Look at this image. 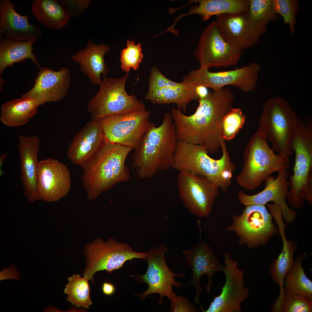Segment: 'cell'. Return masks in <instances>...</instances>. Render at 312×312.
<instances>
[{
  "mask_svg": "<svg viewBox=\"0 0 312 312\" xmlns=\"http://www.w3.org/2000/svg\"><path fill=\"white\" fill-rule=\"evenodd\" d=\"M234 94L224 87L198 100L195 113L186 116L173 108L171 114L178 140L201 145L214 153L220 146L222 119L232 108Z\"/></svg>",
  "mask_w": 312,
  "mask_h": 312,
  "instance_id": "cell-1",
  "label": "cell"
},
{
  "mask_svg": "<svg viewBox=\"0 0 312 312\" xmlns=\"http://www.w3.org/2000/svg\"><path fill=\"white\" fill-rule=\"evenodd\" d=\"M158 127L153 123L134 148L131 168L140 178H150L172 168L178 139L170 113Z\"/></svg>",
  "mask_w": 312,
  "mask_h": 312,
  "instance_id": "cell-2",
  "label": "cell"
},
{
  "mask_svg": "<svg viewBox=\"0 0 312 312\" xmlns=\"http://www.w3.org/2000/svg\"><path fill=\"white\" fill-rule=\"evenodd\" d=\"M133 149L106 140L96 157L82 167V183L90 200L94 201L116 184L129 180V171L125 162Z\"/></svg>",
  "mask_w": 312,
  "mask_h": 312,
  "instance_id": "cell-3",
  "label": "cell"
},
{
  "mask_svg": "<svg viewBox=\"0 0 312 312\" xmlns=\"http://www.w3.org/2000/svg\"><path fill=\"white\" fill-rule=\"evenodd\" d=\"M224 141L221 138L222 156L220 159L215 160L209 156L205 147L178 140L172 168L204 176L226 192L231 185L236 167L231 161Z\"/></svg>",
  "mask_w": 312,
  "mask_h": 312,
  "instance_id": "cell-4",
  "label": "cell"
},
{
  "mask_svg": "<svg viewBox=\"0 0 312 312\" xmlns=\"http://www.w3.org/2000/svg\"><path fill=\"white\" fill-rule=\"evenodd\" d=\"M244 165L236 177L238 185L248 190L259 187L273 172L287 170L289 157L275 154L269 146L263 134L257 131L245 150Z\"/></svg>",
  "mask_w": 312,
  "mask_h": 312,
  "instance_id": "cell-5",
  "label": "cell"
},
{
  "mask_svg": "<svg viewBox=\"0 0 312 312\" xmlns=\"http://www.w3.org/2000/svg\"><path fill=\"white\" fill-rule=\"evenodd\" d=\"M298 119L287 101L273 97L264 104L258 131L263 134L278 154L289 157L294 152L291 141Z\"/></svg>",
  "mask_w": 312,
  "mask_h": 312,
  "instance_id": "cell-6",
  "label": "cell"
},
{
  "mask_svg": "<svg viewBox=\"0 0 312 312\" xmlns=\"http://www.w3.org/2000/svg\"><path fill=\"white\" fill-rule=\"evenodd\" d=\"M129 72L121 78L105 77L97 93L89 101L88 111L91 120L98 121L107 116L129 113L145 108L143 102L133 94L129 95L125 85Z\"/></svg>",
  "mask_w": 312,
  "mask_h": 312,
  "instance_id": "cell-7",
  "label": "cell"
},
{
  "mask_svg": "<svg viewBox=\"0 0 312 312\" xmlns=\"http://www.w3.org/2000/svg\"><path fill=\"white\" fill-rule=\"evenodd\" d=\"M83 252L86 264L83 277L93 283L97 272L105 270L110 274L122 268L127 261H131L134 258L146 260L148 255L147 252L135 251L127 244L111 238L105 242L100 238L86 244Z\"/></svg>",
  "mask_w": 312,
  "mask_h": 312,
  "instance_id": "cell-8",
  "label": "cell"
},
{
  "mask_svg": "<svg viewBox=\"0 0 312 312\" xmlns=\"http://www.w3.org/2000/svg\"><path fill=\"white\" fill-rule=\"evenodd\" d=\"M245 207L240 215L232 217L233 222L227 230L235 232L239 237V245L246 244L250 248L264 245L277 232L272 222L273 216L265 205Z\"/></svg>",
  "mask_w": 312,
  "mask_h": 312,
  "instance_id": "cell-9",
  "label": "cell"
},
{
  "mask_svg": "<svg viewBox=\"0 0 312 312\" xmlns=\"http://www.w3.org/2000/svg\"><path fill=\"white\" fill-rule=\"evenodd\" d=\"M243 51L225 40L215 20L202 32L193 55L200 67L209 69L236 65Z\"/></svg>",
  "mask_w": 312,
  "mask_h": 312,
  "instance_id": "cell-10",
  "label": "cell"
},
{
  "mask_svg": "<svg viewBox=\"0 0 312 312\" xmlns=\"http://www.w3.org/2000/svg\"><path fill=\"white\" fill-rule=\"evenodd\" d=\"M168 251L167 246L164 244H160L158 247L154 246L150 248L147 252L148 267L146 273L143 275L131 276L137 281L148 285V289L145 291L138 295L141 299L144 300L150 294L158 293L160 297L159 304H161L164 296H166L171 300L177 296L173 291L172 286L179 288L182 284L176 281L174 277H183L185 275L184 273H174L168 267L165 254Z\"/></svg>",
  "mask_w": 312,
  "mask_h": 312,
  "instance_id": "cell-11",
  "label": "cell"
},
{
  "mask_svg": "<svg viewBox=\"0 0 312 312\" xmlns=\"http://www.w3.org/2000/svg\"><path fill=\"white\" fill-rule=\"evenodd\" d=\"M150 114L145 108L107 116L98 121L107 141L133 149L153 123L149 120Z\"/></svg>",
  "mask_w": 312,
  "mask_h": 312,
  "instance_id": "cell-12",
  "label": "cell"
},
{
  "mask_svg": "<svg viewBox=\"0 0 312 312\" xmlns=\"http://www.w3.org/2000/svg\"><path fill=\"white\" fill-rule=\"evenodd\" d=\"M179 199L192 214L207 217L211 213L219 188L204 176L181 171L177 175Z\"/></svg>",
  "mask_w": 312,
  "mask_h": 312,
  "instance_id": "cell-13",
  "label": "cell"
},
{
  "mask_svg": "<svg viewBox=\"0 0 312 312\" xmlns=\"http://www.w3.org/2000/svg\"><path fill=\"white\" fill-rule=\"evenodd\" d=\"M261 69L260 65L255 62L234 70L217 72L200 67L183 76V79L196 87L202 86L213 90L231 85L245 92H252L256 89Z\"/></svg>",
  "mask_w": 312,
  "mask_h": 312,
  "instance_id": "cell-14",
  "label": "cell"
},
{
  "mask_svg": "<svg viewBox=\"0 0 312 312\" xmlns=\"http://www.w3.org/2000/svg\"><path fill=\"white\" fill-rule=\"evenodd\" d=\"M220 33L229 43L243 51L256 45L267 31L268 23L255 21L248 11L217 16Z\"/></svg>",
  "mask_w": 312,
  "mask_h": 312,
  "instance_id": "cell-15",
  "label": "cell"
},
{
  "mask_svg": "<svg viewBox=\"0 0 312 312\" xmlns=\"http://www.w3.org/2000/svg\"><path fill=\"white\" fill-rule=\"evenodd\" d=\"M148 92L144 100L154 104H176L177 109L185 113L188 104L199 98L196 87L183 80L180 83L165 77L156 66L152 68L148 79Z\"/></svg>",
  "mask_w": 312,
  "mask_h": 312,
  "instance_id": "cell-16",
  "label": "cell"
},
{
  "mask_svg": "<svg viewBox=\"0 0 312 312\" xmlns=\"http://www.w3.org/2000/svg\"><path fill=\"white\" fill-rule=\"evenodd\" d=\"M292 147L296 153L294 174H289L290 186L287 199L289 204L294 208H302L305 200L312 204L308 183L312 171V141L307 138H297L292 142Z\"/></svg>",
  "mask_w": 312,
  "mask_h": 312,
  "instance_id": "cell-17",
  "label": "cell"
},
{
  "mask_svg": "<svg viewBox=\"0 0 312 312\" xmlns=\"http://www.w3.org/2000/svg\"><path fill=\"white\" fill-rule=\"evenodd\" d=\"M223 272L225 277L224 286L220 287V294L214 298L207 309L203 312H242L241 304L249 296L244 287V272L238 267V262L229 253L225 254Z\"/></svg>",
  "mask_w": 312,
  "mask_h": 312,
  "instance_id": "cell-18",
  "label": "cell"
},
{
  "mask_svg": "<svg viewBox=\"0 0 312 312\" xmlns=\"http://www.w3.org/2000/svg\"><path fill=\"white\" fill-rule=\"evenodd\" d=\"M198 222L200 228L198 242L183 252L193 273L191 280L185 285L196 289V295L193 302L198 304L203 312L204 310L199 301V297L204 291L200 286V278L204 274L207 275L208 282L205 288L207 293L209 294L212 284V276L217 272H223L225 266L220 263L211 248L203 241L200 221Z\"/></svg>",
  "mask_w": 312,
  "mask_h": 312,
  "instance_id": "cell-19",
  "label": "cell"
},
{
  "mask_svg": "<svg viewBox=\"0 0 312 312\" xmlns=\"http://www.w3.org/2000/svg\"><path fill=\"white\" fill-rule=\"evenodd\" d=\"M71 187L70 173L65 165L51 158L39 161L37 189L39 199L57 201L68 194Z\"/></svg>",
  "mask_w": 312,
  "mask_h": 312,
  "instance_id": "cell-20",
  "label": "cell"
},
{
  "mask_svg": "<svg viewBox=\"0 0 312 312\" xmlns=\"http://www.w3.org/2000/svg\"><path fill=\"white\" fill-rule=\"evenodd\" d=\"M278 173L276 178L270 176L264 181L265 188L259 193L248 195L240 190L237 196L240 203L245 206L265 205L269 202H273L280 207L284 221L290 223L295 220L296 212L288 206L286 201L290 186L287 180L289 173L287 170Z\"/></svg>",
  "mask_w": 312,
  "mask_h": 312,
  "instance_id": "cell-21",
  "label": "cell"
},
{
  "mask_svg": "<svg viewBox=\"0 0 312 312\" xmlns=\"http://www.w3.org/2000/svg\"><path fill=\"white\" fill-rule=\"evenodd\" d=\"M70 79L68 68L63 67L58 71L41 68L33 87L21 97L34 100L39 106L47 102L59 101L67 93Z\"/></svg>",
  "mask_w": 312,
  "mask_h": 312,
  "instance_id": "cell-22",
  "label": "cell"
},
{
  "mask_svg": "<svg viewBox=\"0 0 312 312\" xmlns=\"http://www.w3.org/2000/svg\"><path fill=\"white\" fill-rule=\"evenodd\" d=\"M106 140L100 122L91 120L73 138L68 149V157L82 168L96 157Z\"/></svg>",
  "mask_w": 312,
  "mask_h": 312,
  "instance_id": "cell-23",
  "label": "cell"
},
{
  "mask_svg": "<svg viewBox=\"0 0 312 312\" xmlns=\"http://www.w3.org/2000/svg\"><path fill=\"white\" fill-rule=\"evenodd\" d=\"M9 0L0 1V36L19 41L36 42L43 35L40 27L29 23V16L16 12Z\"/></svg>",
  "mask_w": 312,
  "mask_h": 312,
  "instance_id": "cell-24",
  "label": "cell"
},
{
  "mask_svg": "<svg viewBox=\"0 0 312 312\" xmlns=\"http://www.w3.org/2000/svg\"><path fill=\"white\" fill-rule=\"evenodd\" d=\"M40 142L39 138L34 135H21L18 138L21 179L24 194L31 202L39 199L37 192V176Z\"/></svg>",
  "mask_w": 312,
  "mask_h": 312,
  "instance_id": "cell-25",
  "label": "cell"
},
{
  "mask_svg": "<svg viewBox=\"0 0 312 312\" xmlns=\"http://www.w3.org/2000/svg\"><path fill=\"white\" fill-rule=\"evenodd\" d=\"M110 49L109 46L103 43L95 44L88 39L86 46L71 56V59L79 65L80 70L94 84H100L106 77L109 70L104 62V55Z\"/></svg>",
  "mask_w": 312,
  "mask_h": 312,
  "instance_id": "cell-26",
  "label": "cell"
},
{
  "mask_svg": "<svg viewBox=\"0 0 312 312\" xmlns=\"http://www.w3.org/2000/svg\"><path fill=\"white\" fill-rule=\"evenodd\" d=\"M181 7L192 3L198 5L191 6L186 14H180L175 21L177 22L181 18L189 15L197 14L207 21L213 16L224 14H238L248 11L250 0H191Z\"/></svg>",
  "mask_w": 312,
  "mask_h": 312,
  "instance_id": "cell-27",
  "label": "cell"
},
{
  "mask_svg": "<svg viewBox=\"0 0 312 312\" xmlns=\"http://www.w3.org/2000/svg\"><path fill=\"white\" fill-rule=\"evenodd\" d=\"M31 12L44 27L59 30L69 22L70 15L60 1L35 0L32 3Z\"/></svg>",
  "mask_w": 312,
  "mask_h": 312,
  "instance_id": "cell-28",
  "label": "cell"
},
{
  "mask_svg": "<svg viewBox=\"0 0 312 312\" xmlns=\"http://www.w3.org/2000/svg\"><path fill=\"white\" fill-rule=\"evenodd\" d=\"M33 41H19L0 36V73L2 74L8 66H12L15 63L29 59L40 68L34 53Z\"/></svg>",
  "mask_w": 312,
  "mask_h": 312,
  "instance_id": "cell-29",
  "label": "cell"
},
{
  "mask_svg": "<svg viewBox=\"0 0 312 312\" xmlns=\"http://www.w3.org/2000/svg\"><path fill=\"white\" fill-rule=\"evenodd\" d=\"M282 240L283 247L281 253L277 258L272 263L269 272L274 282L279 286L280 293L276 300L282 302L284 300L283 283L285 276L294 265V255L297 248V245L294 242L287 241L284 233V227H279L278 229Z\"/></svg>",
  "mask_w": 312,
  "mask_h": 312,
  "instance_id": "cell-30",
  "label": "cell"
},
{
  "mask_svg": "<svg viewBox=\"0 0 312 312\" xmlns=\"http://www.w3.org/2000/svg\"><path fill=\"white\" fill-rule=\"evenodd\" d=\"M39 106L34 100L22 97L8 102L1 106L0 120L9 127L22 125L36 114Z\"/></svg>",
  "mask_w": 312,
  "mask_h": 312,
  "instance_id": "cell-31",
  "label": "cell"
},
{
  "mask_svg": "<svg viewBox=\"0 0 312 312\" xmlns=\"http://www.w3.org/2000/svg\"><path fill=\"white\" fill-rule=\"evenodd\" d=\"M308 256L305 252L297 256L294 265L285 275L283 283L284 294L295 293L312 300V282L302 266V261Z\"/></svg>",
  "mask_w": 312,
  "mask_h": 312,
  "instance_id": "cell-32",
  "label": "cell"
},
{
  "mask_svg": "<svg viewBox=\"0 0 312 312\" xmlns=\"http://www.w3.org/2000/svg\"><path fill=\"white\" fill-rule=\"evenodd\" d=\"M68 280L64 291L67 296V300L78 308L89 309L92 302L88 280L79 274H74Z\"/></svg>",
  "mask_w": 312,
  "mask_h": 312,
  "instance_id": "cell-33",
  "label": "cell"
},
{
  "mask_svg": "<svg viewBox=\"0 0 312 312\" xmlns=\"http://www.w3.org/2000/svg\"><path fill=\"white\" fill-rule=\"evenodd\" d=\"M248 12L253 19L261 22L268 23L280 19L274 11L273 0H250Z\"/></svg>",
  "mask_w": 312,
  "mask_h": 312,
  "instance_id": "cell-34",
  "label": "cell"
},
{
  "mask_svg": "<svg viewBox=\"0 0 312 312\" xmlns=\"http://www.w3.org/2000/svg\"><path fill=\"white\" fill-rule=\"evenodd\" d=\"M245 119L239 108H232L222 119L221 137L226 140L233 139L243 125Z\"/></svg>",
  "mask_w": 312,
  "mask_h": 312,
  "instance_id": "cell-35",
  "label": "cell"
},
{
  "mask_svg": "<svg viewBox=\"0 0 312 312\" xmlns=\"http://www.w3.org/2000/svg\"><path fill=\"white\" fill-rule=\"evenodd\" d=\"M276 12L281 15L285 24H288L291 34H294L296 23V16L299 8L297 0H273Z\"/></svg>",
  "mask_w": 312,
  "mask_h": 312,
  "instance_id": "cell-36",
  "label": "cell"
},
{
  "mask_svg": "<svg viewBox=\"0 0 312 312\" xmlns=\"http://www.w3.org/2000/svg\"><path fill=\"white\" fill-rule=\"evenodd\" d=\"M141 44L135 45L134 42L128 40L127 47L121 51L120 61L122 69L129 72L131 68L137 70L142 61L143 55L142 53Z\"/></svg>",
  "mask_w": 312,
  "mask_h": 312,
  "instance_id": "cell-37",
  "label": "cell"
},
{
  "mask_svg": "<svg viewBox=\"0 0 312 312\" xmlns=\"http://www.w3.org/2000/svg\"><path fill=\"white\" fill-rule=\"evenodd\" d=\"M312 300L292 293L285 294L283 312H311Z\"/></svg>",
  "mask_w": 312,
  "mask_h": 312,
  "instance_id": "cell-38",
  "label": "cell"
},
{
  "mask_svg": "<svg viewBox=\"0 0 312 312\" xmlns=\"http://www.w3.org/2000/svg\"><path fill=\"white\" fill-rule=\"evenodd\" d=\"M171 312H197V307L183 296H175L170 300Z\"/></svg>",
  "mask_w": 312,
  "mask_h": 312,
  "instance_id": "cell-39",
  "label": "cell"
},
{
  "mask_svg": "<svg viewBox=\"0 0 312 312\" xmlns=\"http://www.w3.org/2000/svg\"><path fill=\"white\" fill-rule=\"evenodd\" d=\"M65 8L72 7L79 12H82L87 9L91 2L89 0H60Z\"/></svg>",
  "mask_w": 312,
  "mask_h": 312,
  "instance_id": "cell-40",
  "label": "cell"
},
{
  "mask_svg": "<svg viewBox=\"0 0 312 312\" xmlns=\"http://www.w3.org/2000/svg\"><path fill=\"white\" fill-rule=\"evenodd\" d=\"M19 277V272L13 266L4 269L0 272V280L7 279H18Z\"/></svg>",
  "mask_w": 312,
  "mask_h": 312,
  "instance_id": "cell-41",
  "label": "cell"
},
{
  "mask_svg": "<svg viewBox=\"0 0 312 312\" xmlns=\"http://www.w3.org/2000/svg\"><path fill=\"white\" fill-rule=\"evenodd\" d=\"M102 290L103 294L107 296L113 294L115 292L116 288L112 283L108 282H105L102 285Z\"/></svg>",
  "mask_w": 312,
  "mask_h": 312,
  "instance_id": "cell-42",
  "label": "cell"
},
{
  "mask_svg": "<svg viewBox=\"0 0 312 312\" xmlns=\"http://www.w3.org/2000/svg\"><path fill=\"white\" fill-rule=\"evenodd\" d=\"M196 90L199 99L205 97L209 92L207 88L202 86H199L196 87Z\"/></svg>",
  "mask_w": 312,
  "mask_h": 312,
  "instance_id": "cell-43",
  "label": "cell"
},
{
  "mask_svg": "<svg viewBox=\"0 0 312 312\" xmlns=\"http://www.w3.org/2000/svg\"><path fill=\"white\" fill-rule=\"evenodd\" d=\"M7 154L6 153H2L0 156V176H2L3 174V171L2 169V166L4 160L6 157Z\"/></svg>",
  "mask_w": 312,
  "mask_h": 312,
  "instance_id": "cell-44",
  "label": "cell"
}]
</instances>
